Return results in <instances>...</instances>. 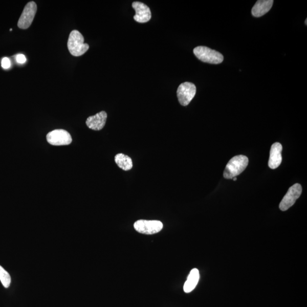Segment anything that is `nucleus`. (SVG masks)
I'll list each match as a JSON object with an SVG mask.
<instances>
[{
	"mask_svg": "<svg viewBox=\"0 0 307 307\" xmlns=\"http://www.w3.org/2000/svg\"><path fill=\"white\" fill-rule=\"evenodd\" d=\"M115 161L117 166L123 170L129 171L133 167V162L131 158L123 155L122 153L118 154L115 156Z\"/></svg>",
	"mask_w": 307,
	"mask_h": 307,
	"instance_id": "14",
	"label": "nucleus"
},
{
	"mask_svg": "<svg viewBox=\"0 0 307 307\" xmlns=\"http://www.w3.org/2000/svg\"><path fill=\"white\" fill-rule=\"evenodd\" d=\"M16 60L18 63L23 64L27 61V58L23 54H18L16 56Z\"/></svg>",
	"mask_w": 307,
	"mask_h": 307,
	"instance_id": "17",
	"label": "nucleus"
},
{
	"mask_svg": "<svg viewBox=\"0 0 307 307\" xmlns=\"http://www.w3.org/2000/svg\"><path fill=\"white\" fill-rule=\"evenodd\" d=\"M200 279L199 271L197 269H193L191 271L188 276L187 279L184 285V291L186 293H191L195 289Z\"/></svg>",
	"mask_w": 307,
	"mask_h": 307,
	"instance_id": "13",
	"label": "nucleus"
},
{
	"mask_svg": "<svg viewBox=\"0 0 307 307\" xmlns=\"http://www.w3.org/2000/svg\"><path fill=\"white\" fill-rule=\"evenodd\" d=\"M249 163L248 157L239 155L235 156L230 160L225 167L224 177L232 179L242 173L247 167Z\"/></svg>",
	"mask_w": 307,
	"mask_h": 307,
	"instance_id": "1",
	"label": "nucleus"
},
{
	"mask_svg": "<svg viewBox=\"0 0 307 307\" xmlns=\"http://www.w3.org/2000/svg\"><path fill=\"white\" fill-rule=\"evenodd\" d=\"M273 3V0H259L252 8V15L255 17L263 16L270 11Z\"/></svg>",
	"mask_w": 307,
	"mask_h": 307,
	"instance_id": "12",
	"label": "nucleus"
},
{
	"mask_svg": "<svg viewBox=\"0 0 307 307\" xmlns=\"http://www.w3.org/2000/svg\"><path fill=\"white\" fill-rule=\"evenodd\" d=\"M163 225L158 220H138L134 224L137 232L145 234H154L160 232Z\"/></svg>",
	"mask_w": 307,
	"mask_h": 307,
	"instance_id": "5",
	"label": "nucleus"
},
{
	"mask_svg": "<svg viewBox=\"0 0 307 307\" xmlns=\"http://www.w3.org/2000/svg\"><path fill=\"white\" fill-rule=\"evenodd\" d=\"M306 20H307V19H306V20H305V25H307V21H306Z\"/></svg>",
	"mask_w": 307,
	"mask_h": 307,
	"instance_id": "19",
	"label": "nucleus"
},
{
	"mask_svg": "<svg viewBox=\"0 0 307 307\" xmlns=\"http://www.w3.org/2000/svg\"><path fill=\"white\" fill-rule=\"evenodd\" d=\"M282 150V146L280 143H274L271 146L268 163L270 168L275 169L280 165L281 161H282V157H281Z\"/></svg>",
	"mask_w": 307,
	"mask_h": 307,
	"instance_id": "11",
	"label": "nucleus"
},
{
	"mask_svg": "<svg viewBox=\"0 0 307 307\" xmlns=\"http://www.w3.org/2000/svg\"><path fill=\"white\" fill-rule=\"evenodd\" d=\"M106 119V113L101 111L94 116L89 117L86 119V125L92 130H101L105 125Z\"/></svg>",
	"mask_w": 307,
	"mask_h": 307,
	"instance_id": "10",
	"label": "nucleus"
},
{
	"mask_svg": "<svg viewBox=\"0 0 307 307\" xmlns=\"http://www.w3.org/2000/svg\"><path fill=\"white\" fill-rule=\"evenodd\" d=\"M193 53L204 63L217 64L222 63L224 60V56L221 53L206 46H198L194 48Z\"/></svg>",
	"mask_w": 307,
	"mask_h": 307,
	"instance_id": "3",
	"label": "nucleus"
},
{
	"mask_svg": "<svg viewBox=\"0 0 307 307\" xmlns=\"http://www.w3.org/2000/svg\"><path fill=\"white\" fill-rule=\"evenodd\" d=\"M196 93V87L190 82H185L179 86L177 90V96L179 103L182 106H187Z\"/></svg>",
	"mask_w": 307,
	"mask_h": 307,
	"instance_id": "4",
	"label": "nucleus"
},
{
	"mask_svg": "<svg viewBox=\"0 0 307 307\" xmlns=\"http://www.w3.org/2000/svg\"><path fill=\"white\" fill-rule=\"evenodd\" d=\"M233 179L234 181H236L237 179V177H234L233 178Z\"/></svg>",
	"mask_w": 307,
	"mask_h": 307,
	"instance_id": "18",
	"label": "nucleus"
},
{
	"mask_svg": "<svg viewBox=\"0 0 307 307\" xmlns=\"http://www.w3.org/2000/svg\"><path fill=\"white\" fill-rule=\"evenodd\" d=\"M302 192V187L299 184H295L291 187L279 204L281 211H286L293 206Z\"/></svg>",
	"mask_w": 307,
	"mask_h": 307,
	"instance_id": "7",
	"label": "nucleus"
},
{
	"mask_svg": "<svg viewBox=\"0 0 307 307\" xmlns=\"http://www.w3.org/2000/svg\"><path fill=\"white\" fill-rule=\"evenodd\" d=\"M2 68L4 69H8L10 68V65H11V63H10V61L8 58H4L2 61Z\"/></svg>",
	"mask_w": 307,
	"mask_h": 307,
	"instance_id": "16",
	"label": "nucleus"
},
{
	"mask_svg": "<svg viewBox=\"0 0 307 307\" xmlns=\"http://www.w3.org/2000/svg\"><path fill=\"white\" fill-rule=\"evenodd\" d=\"M132 7L136 11L134 16L136 21L140 23L149 21L151 18V13L150 8L146 4L136 2L132 4Z\"/></svg>",
	"mask_w": 307,
	"mask_h": 307,
	"instance_id": "9",
	"label": "nucleus"
},
{
	"mask_svg": "<svg viewBox=\"0 0 307 307\" xmlns=\"http://www.w3.org/2000/svg\"><path fill=\"white\" fill-rule=\"evenodd\" d=\"M37 4L34 2L28 3L24 8L23 13L18 20V27L21 29H28L32 25L36 13Z\"/></svg>",
	"mask_w": 307,
	"mask_h": 307,
	"instance_id": "6",
	"label": "nucleus"
},
{
	"mask_svg": "<svg viewBox=\"0 0 307 307\" xmlns=\"http://www.w3.org/2000/svg\"><path fill=\"white\" fill-rule=\"evenodd\" d=\"M68 49L71 55L80 56L89 50L90 46L84 43V38L78 30L72 31L68 42Z\"/></svg>",
	"mask_w": 307,
	"mask_h": 307,
	"instance_id": "2",
	"label": "nucleus"
},
{
	"mask_svg": "<svg viewBox=\"0 0 307 307\" xmlns=\"http://www.w3.org/2000/svg\"><path fill=\"white\" fill-rule=\"evenodd\" d=\"M46 138L50 144L54 146L69 145L73 141L70 133L63 129H56L50 131Z\"/></svg>",
	"mask_w": 307,
	"mask_h": 307,
	"instance_id": "8",
	"label": "nucleus"
},
{
	"mask_svg": "<svg viewBox=\"0 0 307 307\" xmlns=\"http://www.w3.org/2000/svg\"><path fill=\"white\" fill-rule=\"evenodd\" d=\"M0 280H1L5 288H8L10 283H11V277L2 266H0Z\"/></svg>",
	"mask_w": 307,
	"mask_h": 307,
	"instance_id": "15",
	"label": "nucleus"
}]
</instances>
